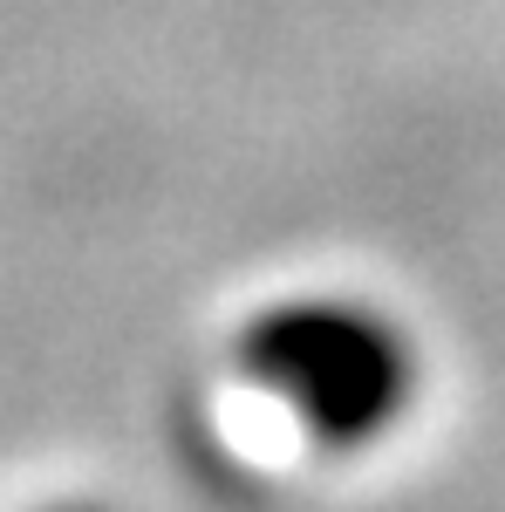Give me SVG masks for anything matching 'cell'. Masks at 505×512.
Returning <instances> with one entry per match:
<instances>
[{"instance_id": "6da1fadb", "label": "cell", "mask_w": 505, "mask_h": 512, "mask_svg": "<svg viewBox=\"0 0 505 512\" xmlns=\"http://www.w3.org/2000/svg\"><path fill=\"white\" fill-rule=\"evenodd\" d=\"M233 362L253 390L287 403L301 431L328 451H362L417 396V349L389 315L369 301H335V294H294L267 301L239 328Z\"/></svg>"}, {"instance_id": "7a4b0ae2", "label": "cell", "mask_w": 505, "mask_h": 512, "mask_svg": "<svg viewBox=\"0 0 505 512\" xmlns=\"http://www.w3.org/2000/svg\"><path fill=\"white\" fill-rule=\"evenodd\" d=\"M55 512H103V506H55Z\"/></svg>"}]
</instances>
